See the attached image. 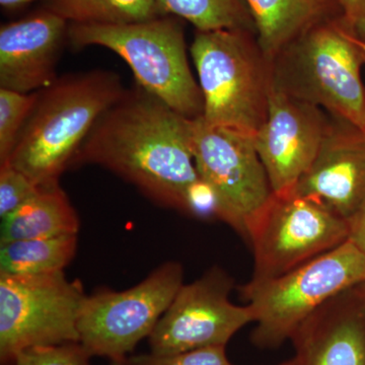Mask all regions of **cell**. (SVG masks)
Here are the masks:
<instances>
[{
    "label": "cell",
    "mask_w": 365,
    "mask_h": 365,
    "mask_svg": "<svg viewBox=\"0 0 365 365\" xmlns=\"http://www.w3.org/2000/svg\"><path fill=\"white\" fill-rule=\"evenodd\" d=\"M98 165L165 207L186 212L200 179L190 148L189 119L140 86L125 88L93 125L72 165Z\"/></svg>",
    "instance_id": "cell-1"
},
{
    "label": "cell",
    "mask_w": 365,
    "mask_h": 365,
    "mask_svg": "<svg viewBox=\"0 0 365 365\" xmlns=\"http://www.w3.org/2000/svg\"><path fill=\"white\" fill-rule=\"evenodd\" d=\"M124 91L114 71L95 69L57 78L39 91L6 163L37 186L59 182L98 118Z\"/></svg>",
    "instance_id": "cell-2"
},
{
    "label": "cell",
    "mask_w": 365,
    "mask_h": 365,
    "mask_svg": "<svg viewBox=\"0 0 365 365\" xmlns=\"http://www.w3.org/2000/svg\"><path fill=\"white\" fill-rule=\"evenodd\" d=\"M364 54L342 18L314 26L271 61V81L292 97L365 129Z\"/></svg>",
    "instance_id": "cell-3"
},
{
    "label": "cell",
    "mask_w": 365,
    "mask_h": 365,
    "mask_svg": "<svg viewBox=\"0 0 365 365\" xmlns=\"http://www.w3.org/2000/svg\"><path fill=\"white\" fill-rule=\"evenodd\" d=\"M190 52L205 123L255 136L267 118L271 85V61L256 34L241 29L197 31Z\"/></svg>",
    "instance_id": "cell-4"
},
{
    "label": "cell",
    "mask_w": 365,
    "mask_h": 365,
    "mask_svg": "<svg viewBox=\"0 0 365 365\" xmlns=\"http://www.w3.org/2000/svg\"><path fill=\"white\" fill-rule=\"evenodd\" d=\"M67 38L76 49L101 46L130 66L137 85L188 119L202 117V91L190 68L182 26L163 16L123 25L71 24Z\"/></svg>",
    "instance_id": "cell-5"
},
{
    "label": "cell",
    "mask_w": 365,
    "mask_h": 365,
    "mask_svg": "<svg viewBox=\"0 0 365 365\" xmlns=\"http://www.w3.org/2000/svg\"><path fill=\"white\" fill-rule=\"evenodd\" d=\"M365 282V256L349 239L304 265L272 279L250 280L239 287L256 328L252 342L275 349L327 302Z\"/></svg>",
    "instance_id": "cell-6"
},
{
    "label": "cell",
    "mask_w": 365,
    "mask_h": 365,
    "mask_svg": "<svg viewBox=\"0 0 365 365\" xmlns=\"http://www.w3.org/2000/svg\"><path fill=\"white\" fill-rule=\"evenodd\" d=\"M86 294L64 271L40 275L0 274V360L9 364L36 347L79 342L78 319Z\"/></svg>",
    "instance_id": "cell-7"
},
{
    "label": "cell",
    "mask_w": 365,
    "mask_h": 365,
    "mask_svg": "<svg viewBox=\"0 0 365 365\" xmlns=\"http://www.w3.org/2000/svg\"><path fill=\"white\" fill-rule=\"evenodd\" d=\"M182 284V264L169 261L129 289L86 295L79 314V343L91 357L126 359L150 337Z\"/></svg>",
    "instance_id": "cell-8"
},
{
    "label": "cell",
    "mask_w": 365,
    "mask_h": 365,
    "mask_svg": "<svg viewBox=\"0 0 365 365\" xmlns=\"http://www.w3.org/2000/svg\"><path fill=\"white\" fill-rule=\"evenodd\" d=\"M189 140L199 177L215 192L220 220L248 241L257 218L274 195L254 136L189 119Z\"/></svg>",
    "instance_id": "cell-9"
},
{
    "label": "cell",
    "mask_w": 365,
    "mask_h": 365,
    "mask_svg": "<svg viewBox=\"0 0 365 365\" xmlns=\"http://www.w3.org/2000/svg\"><path fill=\"white\" fill-rule=\"evenodd\" d=\"M348 237L347 222L323 204L295 192L274 194L250 232L251 280L279 277L337 248Z\"/></svg>",
    "instance_id": "cell-10"
},
{
    "label": "cell",
    "mask_w": 365,
    "mask_h": 365,
    "mask_svg": "<svg viewBox=\"0 0 365 365\" xmlns=\"http://www.w3.org/2000/svg\"><path fill=\"white\" fill-rule=\"evenodd\" d=\"M234 287V278L217 266L194 282L182 284L148 337L150 353L173 355L227 346L241 329L254 323L248 304L230 302Z\"/></svg>",
    "instance_id": "cell-11"
},
{
    "label": "cell",
    "mask_w": 365,
    "mask_h": 365,
    "mask_svg": "<svg viewBox=\"0 0 365 365\" xmlns=\"http://www.w3.org/2000/svg\"><path fill=\"white\" fill-rule=\"evenodd\" d=\"M332 122L322 108L288 95L271 81L267 118L254 143L275 195L294 191Z\"/></svg>",
    "instance_id": "cell-12"
},
{
    "label": "cell",
    "mask_w": 365,
    "mask_h": 365,
    "mask_svg": "<svg viewBox=\"0 0 365 365\" xmlns=\"http://www.w3.org/2000/svg\"><path fill=\"white\" fill-rule=\"evenodd\" d=\"M294 192L347 222L365 203L364 132L334 118L316 160Z\"/></svg>",
    "instance_id": "cell-13"
},
{
    "label": "cell",
    "mask_w": 365,
    "mask_h": 365,
    "mask_svg": "<svg viewBox=\"0 0 365 365\" xmlns=\"http://www.w3.org/2000/svg\"><path fill=\"white\" fill-rule=\"evenodd\" d=\"M67 20L45 11L0 29V88L31 93L56 81Z\"/></svg>",
    "instance_id": "cell-14"
},
{
    "label": "cell",
    "mask_w": 365,
    "mask_h": 365,
    "mask_svg": "<svg viewBox=\"0 0 365 365\" xmlns=\"http://www.w3.org/2000/svg\"><path fill=\"white\" fill-rule=\"evenodd\" d=\"M352 288L327 302L292 337L294 365H365V313Z\"/></svg>",
    "instance_id": "cell-15"
},
{
    "label": "cell",
    "mask_w": 365,
    "mask_h": 365,
    "mask_svg": "<svg viewBox=\"0 0 365 365\" xmlns=\"http://www.w3.org/2000/svg\"><path fill=\"white\" fill-rule=\"evenodd\" d=\"M257 40L269 61L326 21L342 18L335 0H246Z\"/></svg>",
    "instance_id": "cell-16"
},
{
    "label": "cell",
    "mask_w": 365,
    "mask_h": 365,
    "mask_svg": "<svg viewBox=\"0 0 365 365\" xmlns=\"http://www.w3.org/2000/svg\"><path fill=\"white\" fill-rule=\"evenodd\" d=\"M78 212L59 182L39 191L1 220L0 242L78 235Z\"/></svg>",
    "instance_id": "cell-17"
},
{
    "label": "cell",
    "mask_w": 365,
    "mask_h": 365,
    "mask_svg": "<svg viewBox=\"0 0 365 365\" xmlns=\"http://www.w3.org/2000/svg\"><path fill=\"white\" fill-rule=\"evenodd\" d=\"M78 235L0 242V274L40 275L64 271L78 251Z\"/></svg>",
    "instance_id": "cell-18"
},
{
    "label": "cell",
    "mask_w": 365,
    "mask_h": 365,
    "mask_svg": "<svg viewBox=\"0 0 365 365\" xmlns=\"http://www.w3.org/2000/svg\"><path fill=\"white\" fill-rule=\"evenodd\" d=\"M51 11L83 25H123L167 16L157 0H53Z\"/></svg>",
    "instance_id": "cell-19"
},
{
    "label": "cell",
    "mask_w": 365,
    "mask_h": 365,
    "mask_svg": "<svg viewBox=\"0 0 365 365\" xmlns=\"http://www.w3.org/2000/svg\"><path fill=\"white\" fill-rule=\"evenodd\" d=\"M165 14L189 21L197 31L248 30L256 34L246 0H157Z\"/></svg>",
    "instance_id": "cell-20"
},
{
    "label": "cell",
    "mask_w": 365,
    "mask_h": 365,
    "mask_svg": "<svg viewBox=\"0 0 365 365\" xmlns=\"http://www.w3.org/2000/svg\"><path fill=\"white\" fill-rule=\"evenodd\" d=\"M38 96L39 91L21 93L0 88V165L11 158Z\"/></svg>",
    "instance_id": "cell-21"
},
{
    "label": "cell",
    "mask_w": 365,
    "mask_h": 365,
    "mask_svg": "<svg viewBox=\"0 0 365 365\" xmlns=\"http://www.w3.org/2000/svg\"><path fill=\"white\" fill-rule=\"evenodd\" d=\"M90 359L81 343L72 342L28 348L7 365H91Z\"/></svg>",
    "instance_id": "cell-22"
},
{
    "label": "cell",
    "mask_w": 365,
    "mask_h": 365,
    "mask_svg": "<svg viewBox=\"0 0 365 365\" xmlns=\"http://www.w3.org/2000/svg\"><path fill=\"white\" fill-rule=\"evenodd\" d=\"M21 170L9 163L0 165V217L4 218L32 198L39 191Z\"/></svg>",
    "instance_id": "cell-23"
},
{
    "label": "cell",
    "mask_w": 365,
    "mask_h": 365,
    "mask_svg": "<svg viewBox=\"0 0 365 365\" xmlns=\"http://www.w3.org/2000/svg\"><path fill=\"white\" fill-rule=\"evenodd\" d=\"M126 365H234L230 364L225 346L199 348L173 355H136L125 359Z\"/></svg>",
    "instance_id": "cell-24"
},
{
    "label": "cell",
    "mask_w": 365,
    "mask_h": 365,
    "mask_svg": "<svg viewBox=\"0 0 365 365\" xmlns=\"http://www.w3.org/2000/svg\"><path fill=\"white\" fill-rule=\"evenodd\" d=\"M343 21L359 40L365 42V0H335Z\"/></svg>",
    "instance_id": "cell-25"
},
{
    "label": "cell",
    "mask_w": 365,
    "mask_h": 365,
    "mask_svg": "<svg viewBox=\"0 0 365 365\" xmlns=\"http://www.w3.org/2000/svg\"><path fill=\"white\" fill-rule=\"evenodd\" d=\"M350 240L365 256V203L347 220Z\"/></svg>",
    "instance_id": "cell-26"
},
{
    "label": "cell",
    "mask_w": 365,
    "mask_h": 365,
    "mask_svg": "<svg viewBox=\"0 0 365 365\" xmlns=\"http://www.w3.org/2000/svg\"><path fill=\"white\" fill-rule=\"evenodd\" d=\"M32 0H0V4L4 9H16V7L24 6Z\"/></svg>",
    "instance_id": "cell-27"
},
{
    "label": "cell",
    "mask_w": 365,
    "mask_h": 365,
    "mask_svg": "<svg viewBox=\"0 0 365 365\" xmlns=\"http://www.w3.org/2000/svg\"><path fill=\"white\" fill-rule=\"evenodd\" d=\"M359 45L362 50V54H364V61L365 66V42H364V41L359 40Z\"/></svg>",
    "instance_id": "cell-28"
},
{
    "label": "cell",
    "mask_w": 365,
    "mask_h": 365,
    "mask_svg": "<svg viewBox=\"0 0 365 365\" xmlns=\"http://www.w3.org/2000/svg\"><path fill=\"white\" fill-rule=\"evenodd\" d=\"M111 365H126V364H125V360H115V361H111Z\"/></svg>",
    "instance_id": "cell-29"
},
{
    "label": "cell",
    "mask_w": 365,
    "mask_h": 365,
    "mask_svg": "<svg viewBox=\"0 0 365 365\" xmlns=\"http://www.w3.org/2000/svg\"><path fill=\"white\" fill-rule=\"evenodd\" d=\"M278 365H294V359L287 360V361L282 362V364Z\"/></svg>",
    "instance_id": "cell-30"
},
{
    "label": "cell",
    "mask_w": 365,
    "mask_h": 365,
    "mask_svg": "<svg viewBox=\"0 0 365 365\" xmlns=\"http://www.w3.org/2000/svg\"><path fill=\"white\" fill-rule=\"evenodd\" d=\"M364 133H365V129H364Z\"/></svg>",
    "instance_id": "cell-31"
}]
</instances>
